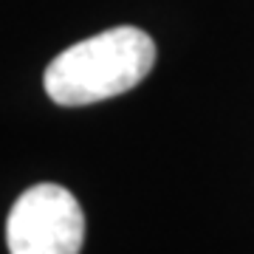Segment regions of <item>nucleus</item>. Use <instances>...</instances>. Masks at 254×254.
Returning <instances> with one entry per match:
<instances>
[{
	"label": "nucleus",
	"mask_w": 254,
	"mask_h": 254,
	"mask_svg": "<svg viewBox=\"0 0 254 254\" xmlns=\"http://www.w3.org/2000/svg\"><path fill=\"white\" fill-rule=\"evenodd\" d=\"M82 240V206L60 184L28 187L6 220V246L11 254H79Z\"/></svg>",
	"instance_id": "nucleus-2"
},
{
	"label": "nucleus",
	"mask_w": 254,
	"mask_h": 254,
	"mask_svg": "<svg viewBox=\"0 0 254 254\" xmlns=\"http://www.w3.org/2000/svg\"><path fill=\"white\" fill-rule=\"evenodd\" d=\"M153 65V37L136 26H116L57 54L43 73V88L57 105L82 108L133 91Z\"/></svg>",
	"instance_id": "nucleus-1"
}]
</instances>
